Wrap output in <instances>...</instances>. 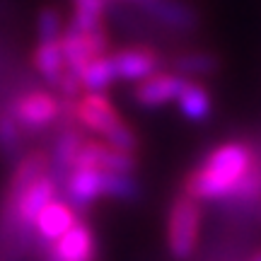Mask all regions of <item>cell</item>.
I'll list each match as a JSON object with an SVG mask.
<instances>
[{
	"label": "cell",
	"mask_w": 261,
	"mask_h": 261,
	"mask_svg": "<svg viewBox=\"0 0 261 261\" xmlns=\"http://www.w3.org/2000/svg\"><path fill=\"white\" fill-rule=\"evenodd\" d=\"M261 158V150L247 140H225L211 148L203 160L189 169L181 189L187 196L208 203H230L249 169Z\"/></svg>",
	"instance_id": "1"
},
{
	"label": "cell",
	"mask_w": 261,
	"mask_h": 261,
	"mask_svg": "<svg viewBox=\"0 0 261 261\" xmlns=\"http://www.w3.org/2000/svg\"><path fill=\"white\" fill-rule=\"evenodd\" d=\"M203 227V205L184 191H179L167 211V249L172 259L187 261L194 256L201 242Z\"/></svg>",
	"instance_id": "2"
},
{
	"label": "cell",
	"mask_w": 261,
	"mask_h": 261,
	"mask_svg": "<svg viewBox=\"0 0 261 261\" xmlns=\"http://www.w3.org/2000/svg\"><path fill=\"white\" fill-rule=\"evenodd\" d=\"M8 109L27 136L41 133L63 119V99L51 90H27L15 94Z\"/></svg>",
	"instance_id": "3"
},
{
	"label": "cell",
	"mask_w": 261,
	"mask_h": 261,
	"mask_svg": "<svg viewBox=\"0 0 261 261\" xmlns=\"http://www.w3.org/2000/svg\"><path fill=\"white\" fill-rule=\"evenodd\" d=\"M32 68L61 99H77L83 94L80 80L70 73V68L65 63L61 41H37V46L32 51Z\"/></svg>",
	"instance_id": "4"
},
{
	"label": "cell",
	"mask_w": 261,
	"mask_h": 261,
	"mask_svg": "<svg viewBox=\"0 0 261 261\" xmlns=\"http://www.w3.org/2000/svg\"><path fill=\"white\" fill-rule=\"evenodd\" d=\"M61 48H63L65 63L70 68V73L77 77L87 63H92L94 58L107 56L109 54V32L107 27L102 29H75V27H65L63 37L58 39Z\"/></svg>",
	"instance_id": "5"
},
{
	"label": "cell",
	"mask_w": 261,
	"mask_h": 261,
	"mask_svg": "<svg viewBox=\"0 0 261 261\" xmlns=\"http://www.w3.org/2000/svg\"><path fill=\"white\" fill-rule=\"evenodd\" d=\"M39 256H44L48 261H102L97 232L92 230V225L83 220V218L61 240L48 244Z\"/></svg>",
	"instance_id": "6"
},
{
	"label": "cell",
	"mask_w": 261,
	"mask_h": 261,
	"mask_svg": "<svg viewBox=\"0 0 261 261\" xmlns=\"http://www.w3.org/2000/svg\"><path fill=\"white\" fill-rule=\"evenodd\" d=\"M77 220H80V213L73 205L65 203L61 196L54 198L51 203L39 211L37 220H34V252L41 254L48 244L61 240Z\"/></svg>",
	"instance_id": "7"
},
{
	"label": "cell",
	"mask_w": 261,
	"mask_h": 261,
	"mask_svg": "<svg viewBox=\"0 0 261 261\" xmlns=\"http://www.w3.org/2000/svg\"><path fill=\"white\" fill-rule=\"evenodd\" d=\"M61 194L65 203H70L80 215L87 213V208H92L97 201L104 198L102 169L73 167L61 179Z\"/></svg>",
	"instance_id": "8"
},
{
	"label": "cell",
	"mask_w": 261,
	"mask_h": 261,
	"mask_svg": "<svg viewBox=\"0 0 261 261\" xmlns=\"http://www.w3.org/2000/svg\"><path fill=\"white\" fill-rule=\"evenodd\" d=\"M116 80L123 83H140L162 68V56L148 46H123L109 54Z\"/></svg>",
	"instance_id": "9"
},
{
	"label": "cell",
	"mask_w": 261,
	"mask_h": 261,
	"mask_svg": "<svg viewBox=\"0 0 261 261\" xmlns=\"http://www.w3.org/2000/svg\"><path fill=\"white\" fill-rule=\"evenodd\" d=\"M184 85H187V80L181 75L158 70L155 75H150L145 80L136 83L130 97H133V102L138 104L140 109H160L165 104L177 102V97Z\"/></svg>",
	"instance_id": "10"
},
{
	"label": "cell",
	"mask_w": 261,
	"mask_h": 261,
	"mask_svg": "<svg viewBox=\"0 0 261 261\" xmlns=\"http://www.w3.org/2000/svg\"><path fill=\"white\" fill-rule=\"evenodd\" d=\"M143 15L172 32H196L201 27V12L187 0H155L143 10Z\"/></svg>",
	"instance_id": "11"
},
{
	"label": "cell",
	"mask_w": 261,
	"mask_h": 261,
	"mask_svg": "<svg viewBox=\"0 0 261 261\" xmlns=\"http://www.w3.org/2000/svg\"><path fill=\"white\" fill-rule=\"evenodd\" d=\"M174 104H177V112L181 114V119H187L189 123H205L213 116L215 107L211 90L198 80H187Z\"/></svg>",
	"instance_id": "12"
},
{
	"label": "cell",
	"mask_w": 261,
	"mask_h": 261,
	"mask_svg": "<svg viewBox=\"0 0 261 261\" xmlns=\"http://www.w3.org/2000/svg\"><path fill=\"white\" fill-rule=\"evenodd\" d=\"M172 73L181 75L184 80H203L220 70V56L213 51H181L172 56Z\"/></svg>",
	"instance_id": "13"
},
{
	"label": "cell",
	"mask_w": 261,
	"mask_h": 261,
	"mask_svg": "<svg viewBox=\"0 0 261 261\" xmlns=\"http://www.w3.org/2000/svg\"><path fill=\"white\" fill-rule=\"evenodd\" d=\"M112 0H70V17L68 24L75 29H102L107 27V12Z\"/></svg>",
	"instance_id": "14"
},
{
	"label": "cell",
	"mask_w": 261,
	"mask_h": 261,
	"mask_svg": "<svg viewBox=\"0 0 261 261\" xmlns=\"http://www.w3.org/2000/svg\"><path fill=\"white\" fill-rule=\"evenodd\" d=\"M24 143H27V133L19 128L8 107H0V155L17 162L27 152Z\"/></svg>",
	"instance_id": "15"
},
{
	"label": "cell",
	"mask_w": 261,
	"mask_h": 261,
	"mask_svg": "<svg viewBox=\"0 0 261 261\" xmlns=\"http://www.w3.org/2000/svg\"><path fill=\"white\" fill-rule=\"evenodd\" d=\"M77 80H80L83 92H104V94H107V90H109L114 83H119L109 54L94 58L92 63L85 65L83 70H80V75H77Z\"/></svg>",
	"instance_id": "16"
},
{
	"label": "cell",
	"mask_w": 261,
	"mask_h": 261,
	"mask_svg": "<svg viewBox=\"0 0 261 261\" xmlns=\"http://www.w3.org/2000/svg\"><path fill=\"white\" fill-rule=\"evenodd\" d=\"M104 198H116V201H138L140 184L136 174H123V172H102Z\"/></svg>",
	"instance_id": "17"
},
{
	"label": "cell",
	"mask_w": 261,
	"mask_h": 261,
	"mask_svg": "<svg viewBox=\"0 0 261 261\" xmlns=\"http://www.w3.org/2000/svg\"><path fill=\"white\" fill-rule=\"evenodd\" d=\"M65 27H68V17H63V12L54 5L41 8L37 17V39L39 41H58L63 37Z\"/></svg>",
	"instance_id": "18"
},
{
	"label": "cell",
	"mask_w": 261,
	"mask_h": 261,
	"mask_svg": "<svg viewBox=\"0 0 261 261\" xmlns=\"http://www.w3.org/2000/svg\"><path fill=\"white\" fill-rule=\"evenodd\" d=\"M112 3H123V5H130V8H138L140 12H143V10L150 8V5H152L155 0H112Z\"/></svg>",
	"instance_id": "19"
}]
</instances>
